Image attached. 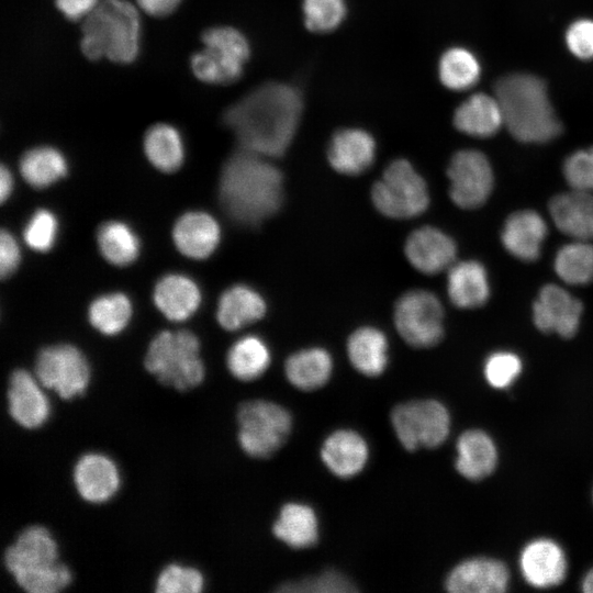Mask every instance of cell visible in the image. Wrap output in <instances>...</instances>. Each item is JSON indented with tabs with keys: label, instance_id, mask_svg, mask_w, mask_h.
I'll return each instance as SVG.
<instances>
[{
	"label": "cell",
	"instance_id": "3",
	"mask_svg": "<svg viewBox=\"0 0 593 593\" xmlns=\"http://www.w3.org/2000/svg\"><path fill=\"white\" fill-rule=\"evenodd\" d=\"M503 122L519 142L546 143L561 133L545 82L529 74H511L494 86Z\"/></svg>",
	"mask_w": 593,
	"mask_h": 593
},
{
	"label": "cell",
	"instance_id": "7",
	"mask_svg": "<svg viewBox=\"0 0 593 593\" xmlns=\"http://www.w3.org/2000/svg\"><path fill=\"white\" fill-rule=\"evenodd\" d=\"M203 48L190 58L193 75L202 82L227 85L243 74L250 47L245 35L231 26H213L202 33Z\"/></svg>",
	"mask_w": 593,
	"mask_h": 593
},
{
	"label": "cell",
	"instance_id": "35",
	"mask_svg": "<svg viewBox=\"0 0 593 593\" xmlns=\"http://www.w3.org/2000/svg\"><path fill=\"white\" fill-rule=\"evenodd\" d=\"M20 172L33 188H47L68 172L64 154L53 146H36L26 150L20 159Z\"/></svg>",
	"mask_w": 593,
	"mask_h": 593
},
{
	"label": "cell",
	"instance_id": "44",
	"mask_svg": "<svg viewBox=\"0 0 593 593\" xmlns=\"http://www.w3.org/2000/svg\"><path fill=\"white\" fill-rule=\"evenodd\" d=\"M562 170L571 189L593 193V146L569 155Z\"/></svg>",
	"mask_w": 593,
	"mask_h": 593
},
{
	"label": "cell",
	"instance_id": "48",
	"mask_svg": "<svg viewBox=\"0 0 593 593\" xmlns=\"http://www.w3.org/2000/svg\"><path fill=\"white\" fill-rule=\"evenodd\" d=\"M100 0H55L58 11L69 21H83Z\"/></svg>",
	"mask_w": 593,
	"mask_h": 593
},
{
	"label": "cell",
	"instance_id": "27",
	"mask_svg": "<svg viewBox=\"0 0 593 593\" xmlns=\"http://www.w3.org/2000/svg\"><path fill=\"white\" fill-rule=\"evenodd\" d=\"M266 301L255 289L234 284L220 296L216 321L226 331H237L262 318Z\"/></svg>",
	"mask_w": 593,
	"mask_h": 593
},
{
	"label": "cell",
	"instance_id": "18",
	"mask_svg": "<svg viewBox=\"0 0 593 593\" xmlns=\"http://www.w3.org/2000/svg\"><path fill=\"white\" fill-rule=\"evenodd\" d=\"M321 460L335 477L350 479L367 466L369 446L361 434L340 428L331 433L322 444Z\"/></svg>",
	"mask_w": 593,
	"mask_h": 593
},
{
	"label": "cell",
	"instance_id": "31",
	"mask_svg": "<svg viewBox=\"0 0 593 593\" xmlns=\"http://www.w3.org/2000/svg\"><path fill=\"white\" fill-rule=\"evenodd\" d=\"M457 471L469 480L491 474L497 462V451L491 437L479 429L462 433L457 441Z\"/></svg>",
	"mask_w": 593,
	"mask_h": 593
},
{
	"label": "cell",
	"instance_id": "38",
	"mask_svg": "<svg viewBox=\"0 0 593 593\" xmlns=\"http://www.w3.org/2000/svg\"><path fill=\"white\" fill-rule=\"evenodd\" d=\"M555 271L570 286H585L593 281V245L578 240L563 245L555 257Z\"/></svg>",
	"mask_w": 593,
	"mask_h": 593
},
{
	"label": "cell",
	"instance_id": "23",
	"mask_svg": "<svg viewBox=\"0 0 593 593\" xmlns=\"http://www.w3.org/2000/svg\"><path fill=\"white\" fill-rule=\"evenodd\" d=\"M521 570L525 580L535 588H550L561 583L567 572L562 549L550 539H536L521 553Z\"/></svg>",
	"mask_w": 593,
	"mask_h": 593
},
{
	"label": "cell",
	"instance_id": "39",
	"mask_svg": "<svg viewBox=\"0 0 593 593\" xmlns=\"http://www.w3.org/2000/svg\"><path fill=\"white\" fill-rule=\"evenodd\" d=\"M439 78L451 90H467L475 85L481 74L478 58L469 49L452 47L439 60Z\"/></svg>",
	"mask_w": 593,
	"mask_h": 593
},
{
	"label": "cell",
	"instance_id": "10",
	"mask_svg": "<svg viewBox=\"0 0 593 593\" xmlns=\"http://www.w3.org/2000/svg\"><path fill=\"white\" fill-rule=\"evenodd\" d=\"M391 425L400 444L409 451L436 448L449 435L450 416L437 400H412L393 407Z\"/></svg>",
	"mask_w": 593,
	"mask_h": 593
},
{
	"label": "cell",
	"instance_id": "17",
	"mask_svg": "<svg viewBox=\"0 0 593 593\" xmlns=\"http://www.w3.org/2000/svg\"><path fill=\"white\" fill-rule=\"evenodd\" d=\"M404 251L410 264L419 272L436 275L455 264L457 247L443 231L423 226L410 234Z\"/></svg>",
	"mask_w": 593,
	"mask_h": 593
},
{
	"label": "cell",
	"instance_id": "11",
	"mask_svg": "<svg viewBox=\"0 0 593 593\" xmlns=\"http://www.w3.org/2000/svg\"><path fill=\"white\" fill-rule=\"evenodd\" d=\"M34 371L44 388L63 400H74L85 394L91 380L86 355L71 344L42 348L36 356Z\"/></svg>",
	"mask_w": 593,
	"mask_h": 593
},
{
	"label": "cell",
	"instance_id": "13",
	"mask_svg": "<svg viewBox=\"0 0 593 593\" xmlns=\"http://www.w3.org/2000/svg\"><path fill=\"white\" fill-rule=\"evenodd\" d=\"M447 175L449 195L462 209L481 206L493 189V170L486 156L475 149H462L450 159Z\"/></svg>",
	"mask_w": 593,
	"mask_h": 593
},
{
	"label": "cell",
	"instance_id": "16",
	"mask_svg": "<svg viewBox=\"0 0 593 593\" xmlns=\"http://www.w3.org/2000/svg\"><path fill=\"white\" fill-rule=\"evenodd\" d=\"M72 481L79 496L91 504H103L118 493L121 474L118 465L101 452H87L72 469Z\"/></svg>",
	"mask_w": 593,
	"mask_h": 593
},
{
	"label": "cell",
	"instance_id": "15",
	"mask_svg": "<svg viewBox=\"0 0 593 593\" xmlns=\"http://www.w3.org/2000/svg\"><path fill=\"white\" fill-rule=\"evenodd\" d=\"M583 305L562 287L546 284L533 305V320L538 329L570 338L580 325Z\"/></svg>",
	"mask_w": 593,
	"mask_h": 593
},
{
	"label": "cell",
	"instance_id": "21",
	"mask_svg": "<svg viewBox=\"0 0 593 593\" xmlns=\"http://www.w3.org/2000/svg\"><path fill=\"white\" fill-rule=\"evenodd\" d=\"M548 227L542 216L533 210L512 213L501 232L504 248L516 259L535 261L538 259Z\"/></svg>",
	"mask_w": 593,
	"mask_h": 593
},
{
	"label": "cell",
	"instance_id": "34",
	"mask_svg": "<svg viewBox=\"0 0 593 593\" xmlns=\"http://www.w3.org/2000/svg\"><path fill=\"white\" fill-rule=\"evenodd\" d=\"M271 362V353L266 342L257 335L237 339L226 354V366L237 380L249 382L261 377Z\"/></svg>",
	"mask_w": 593,
	"mask_h": 593
},
{
	"label": "cell",
	"instance_id": "42",
	"mask_svg": "<svg viewBox=\"0 0 593 593\" xmlns=\"http://www.w3.org/2000/svg\"><path fill=\"white\" fill-rule=\"evenodd\" d=\"M302 9L306 27L318 33L335 30L346 15L345 0H303Z\"/></svg>",
	"mask_w": 593,
	"mask_h": 593
},
{
	"label": "cell",
	"instance_id": "41",
	"mask_svg": "<svg viewBox=\"0 0 593 593\" xmlns=\"http://www.w3.org/2000/svg\"><path fill=\"white\" fill-rule=\"evenodd\" d=\"M277 591L291 593H350L358 591V589L343 572L331 569L300 581L284 582L278 586Z\"/></svg>",
	"mask_w": 593,
	"mask_h": 593
},
{
	"label": "cell",
	"instance_id": "36",
	"mask_svg": "<svg viewBox=\"0 0 593 593\" xmlns=\"http://www.w3.org/2000/svg\"><path fill=\"white\" fill-rule=\"evenodd\" d=\"M97 243L103 258L119 267L134 262L141 250L136 233L130 225L116 220L107 221L99 226Z\"/></svg>",
	"mask_w": 593,
	"mask_h": 593
},
{
	"label": "cell",
	"instance_id": "2",
	"mask_svg": "<svg viewBox=\"0 0 593 593\" xmlns=\"http://www.w3.org/2000/svg\"><path fill=\"white\" fill-rule=\"evenodd\" d=\"M219 199L232 221L256 227L282 205V174L268 157L238 148L222 167Z\"/></svg>",
	"mask_w": 593,
	"mask_h": 593
},
{
	"label": "cell",
	"instance_id": "33",
	"mask_svg": "<svg viewBox=\"0 0 593 593\" xmlns=\"http://www.w3.org/2000/svg\"><path fill=\"white\" fill-rule=\"evenodd\" d=\"M143 148L148 161L163 172L178 170L184 159L181 134L168 123L149 126L144 135Z\"/></svg>",
	"mask_w": 593,
	"mask_h": 593
},
{
	"label": "cell",
	"instance_id": "8",
	"mask_svg": "<svg viewBox=\"0 0 593 593\" xmlns=\"http://www.w3.org/2000/svg\"><path fill=\"white\" fill-rule=\"evenodd\" d=\"M237 440L253 458H269L287 441L292 415L283 406L267 400L243 402L237 410Z\"/></svg>",
	"mask_w": 593,
	"mask_h": 593
},
{
	"label": "cell",
	"instance_id": "49",
	"mask_svg": "<svg viewBox=\"0 0 593 593\" xmlns=\"http://www.w3.org/2000/svg\"><path fill=\"white\" fill-rule=\"evenodd\" d=\"M139 10L155 18L167 16L180 4L181 0H135Z\"/></svg>",
	"mask_w": 593,
	"mask_h": 593
},
{
	"label": "cell",
	"instance_id": "40",
	"mask_svg": "<svg viewBox=\"0 0 593 593\" xmlns=\"http://www.w3.org/2000/svg\"><path fill=\"white\" fill-rule=\"evenodd\" d=\"M204 585V575L199 569L175 562L167 564L159 572L155 581V591L157 593H200Z\"/></svg>",
	"mask_w": 593,
	"mask_h": 593
},
{
	"label": "cell",
	"instance_id": "12",
	"mask_svg": "<svg viewBox=\"0 0 593 593\" xmlns=\"http://www.w3.org/2000/svg\"><path fill=\"white\" fill-rule=\"evenodd\" d=\"M444 309L426 290H411L396 301L394 324L402 339L415 348L437 345L444 335Z\"/></svg>",
	"mask_w": 593,
	"mask_h": 593
},
{
	"label": "cell",
	"instance_id": "47",
	"mask_svg": "<svg viewBox=\"0 0 593 593\" xmlns=\"http://www.w3.org/2000/svg\"><path fill=\"white\" fill-rule=\"evenodd\" d=\"M21 250L11 232L2 230L0 234V276L10 277L19 267Z\"/></svg>",
	"mask_w": 593,
	"mask_h": 593
},
{
	"label": "cell",
	"instance_id": "50",
	"mask_svg": "<svg viewBox=\"0 0 593 593\" xmlns=\"http://www.w3.org/2000/svg\"><path fill=\"white\" fill-rule=\"evenodd\" d=\"M13 190V177L9 168L4 165L0 168V200L3 203L11 195Z\"/></svg>",
	"mask_w": 593,
	"mask_h": 593
},
{
	"label": "cell",
	"instance_id": "26",
	"mask_svg": "<svg viewBox=\"0 0 593 593\" xmlns=\"http://www.w3.org/2000/svg\"><path fill=\"white\" fill-rule=\"evenodd\" d=\"M277 539L293 549L313 547L320 535L317 514L302 502H288L280 508L272 525Z\"/></svg>",
	"mask_w": 593,
	"mask_h": 593
},
{
	"label": "cell",
	"instance_id": "1",
	"mask_svg": "<svg viewBox=\"0 0 593 593\" xmlns=\"http://www.w3.org/2000/svg\"><path fill=\"white\" fill-rule=\"evenodd\" d=\"M302 98L292 86L261 85L233 103L223 114L242 149L272 158L281 156L296 132Z\"/></svg>",
	"mask_w": 593,
	"mask_h": 593
},
{
	"label": "cell",
	"instance_id": "4",
	"mask_svg": "<svg viewBox=\"0 0 593 593\" xmlns=\"http://www.w3.org/2000/svg\"><path fill=\"white\" fill-rule=\"evenodd\" d=\"M5 569L27 593H57L72 580L67 564L59 559L53 534L42 525H31L19 533L3 555Z\"/></svg>",
	"mask_w": 593,
	"mask_h": 593
},
{
	"label": "cell",
	"instance_id": "22",
	"mask_svg": "<svg viewBox=\"0 0 593 593\" xmlns=\"http://www.w3.org/2000/svg\"><path fill=\"white\" fill-rule=\"evenodd\" d=\"M374 156L373 137L360 128L339 130L333 135L327 150L331 166L348 176L366 171L373 164Z\"/></svg>",
	"mask_w": 593,
	"mask_h": 593
},
{
	"label": "cell",
	"instance_id": "45",
	"mask_svg": "<svg viewBox=\"0 0 593 593\" xmlns=\"http://www.w3.org/2000/svg\"><path fill=\"white\" fill-rule=\"evenodd\" d=\"M522 370L521 359L507 351L492 354L485 361L484 376L490 385L496 389L508 387Z\"/></svg>",
	"mask_w": 593,
	"mask_h": 593
},
{
	"label": "cell",
	"instance_id": "9",
	"mask_svg": "<svg viewBox=\"0 0 593 593\" xmlns=\"http://www.w3.org/2000/svg\"><path fill=\"white\" fill-rule=\"evenodd\" d=\"M376 209L391 219H412L429 204L425 180L405 159L393 160L371 189Z\"/></svg>",
	"mask_w": 593,
	"mask_h": 593
},
{
	"label": "cell",
	"instance_id": "51",
	"mask_svg": "<svg viewBox=\"0 0 593 593\" xmlns=\"http://www.w3.org/2000/svg\"><path fill=\"white\" fill-rule=\"evenodd\" d=\"M582 590L586 593H593V569L583 579Z\"/></svg>",
	"mask_w": 593,
	"mask_h": 593
},
{
	"label": "cell",
	"instance_id": "14",
	"mask_svg": "<svg viewBox=\"0 0 593 593\" xmlns=\"http://www.w3.org/2000/svg\"><path fill=\"white\" fill-rule=\"evenodd\" d=\"M36 376L15 369L9 378L7 399L11 418L25 429H37L51 417V401Z\"/></svg>",
	"mask_w": 593,
	"mask_h": 593
},
{
	"label": "cell",
	"instance_id": "28",
	"mask_svg": "<svg viewBox=\"0 0 593 593\" xmlns=\"http://www.w3.org/2000/svg\"><path fill=\"white\" fill-rule=\"evenodd\" d=\"M447 292L452 304L460 309H475L490 296L488 273L475 260L455 262L448 269Z\"/></svg>",
	"mask_w": 593,
	"mask_h": 593
},
{
	"label": "cell",
	"instance_id": "32",
	"mask_svg": "<svg viewBox=\"0 0 593 593\" xmlns=\"http://www.w3.org/2000/svg\"><path fill=\"white\" fill-rule=\"evenodd\" d=\"M333 372L331 354L321 347L304 348L290 355L284 363L288 381L302 391H314L327 383Z\"/></svg>",
	"mask_w": 593,
	"mask_h": 593
},
{
	"label": "cell",
	"instance_id": "37",
	"mask_svg": "<svg viewBox=\"0 0 593 593\" xmlns=\"http://www.w3.org/2000/svg\"><path fill=\"white\" fill-rule=\"evenodd\" d=\"M133 314L130 298L122 292H111L96 298L89 305L88 318L94 329L107 336L120 334Z\"/></svg>",
	"mask_w": 593,
	"mask_h": 593
},
{
	"label": "cell",
	"instance_id": "20",
	"mask_svg": "<svg viewBox=\"0 0 593 593\" xmlns=\"http://www.w3.org/2000/svg\"><path fill=\"white\" fill-rule=\"evenodd\" d=\"M172 239L177 249L191 259H205L217 248L221 228L216 220L202 211L182 214L172 228Z\"/></svg>",
	"mask_w": 593,
	"mask_h": 593
},
{
	"label": "cell",
	"instance_id": "43",
	"mask_svg": "<svg viewBox=\"0 0 593 593\" xmlns=\"http://www.w3.org/2000/svg\"><path fill=\"white\" fill-rule=\"evenodd\" d=\"M57 233L56 215L47 209H38L27 220L23 230V238L31 249L46 253L53 248Z\"/></svg>",
	"mask_w": 593,
	"mask_h": 593
},
{
	"label": "cell",
	"instance_id": "25",
	"mask_svg": "<svg viewBox=\"0 0 593 593\" xmlns=\"http://www.w3.org/2000/svg\"><path fill=\"white\" fill-rule=\"evenodd\" d=\"M153 300L159 312L172 322L186 321L201 303V291L188 276L167 273L155 284Z\"/></svg>",
	"mask_w": 593,
	"mask_h": 593
},
{
	"label": "cell",
	"instance_id": "5",
	"mask_svg": "<svg viewBox=\"0 0 593 593\" xmlns=\"http://www.w3.org/2000/svg\"><path fill=\"white\" fill-rule=\"evenodd\" d=\"M138 7L128 0H100L82 21L80 49L90 60L134 61L141 47Z\"/></svg>",
	"mask_w": 593,
	"mask_h": 593
},
{
	"label": "cell",
	"instance_id": "6",
	"mask_svg": "<svg viewBox=\"0 0 593 593\" xmlns=\"http://www.w3.org/2000/svg\"><path fill=\"white\" fill-rule=\"evenodd\" d=\"M200 349L199 338L190 331H161L149 343L144 366L161 384L186 392L204 380Z\"/></svg>",
	"mask_w": 593,
	"mask_h": 593
},
{
	"label": "cell",
	"instance_id": "29",
	"mask_svg": "<svg viewBox=\"0 0 593 593\" xmlns=\"http://www.w3.org/2000/svg\"><path fill=\"white\" fill-rule=\"evenodd\" d=\"M454 124L457 130L473 137L494 135L504 125L497 99L483 92L470 96L456 109Z\"/></svg>",
	"mask_w": 593,
	"mask_h": 593
},
{
	"label": "cell",
	"instance_id": "24",
	"mask_svg": "<svg viewBox=\"0 0 593 593\" xmlns=\"http://www.w3.org/2000/svg\"><path fill=\"white\" fill-rule=\"evenodd\" d=\"M549 213L557 228L578 240L593 239V193L574 190L555 195Z\"/></svg>",
	"mask_w": 593,
	"mask_h": 593
},
{
	"label": "cell",
	"instance_id": "30",
	"mask_svg": "<svg viewBox=\"0 0 593 593\" xmlns=\"http://www.w3.org/2000/svg\"><path fill=\"white\" fill-rule=\"evenodd\" d=\"M388 351V338L376 327H360L347 340L350 363L359 373L367 377H378L385 371L389 363Z\"/></svg>",
	"mask_w": 593,
	"mask_h": 593
},
{
	"label": "cell",
	"instance_id": "46",
	"mask_svg": "<svg viewBox=\"0 0 593 593\" xmlns=\"http://www.w3.org/2000/svg\"><path fill=\"white\" fill-rule=\"evenodd\" d=\"M569 51L580 59L593 58V20L579 19L566 32Z\"/></svg>",
	"mask_w": 593,
	"mask_h": 593
},
{
	"label": "cell",
	"instance_id": "19",
	"mask_svg": "<svg viewBox=\"0 0 593 593\" xmlns=\"http://www.w3.org/2000/svg\"><path fill=\"white\" fill-rule=\"evenodd\" d=\"M508 577V570L501 561L472 558L449 572L445 586L451 593H501L507 588Z\"/></svg>",
	"mask_w": 593,
	"mask_h": 593
}]
</instances>
